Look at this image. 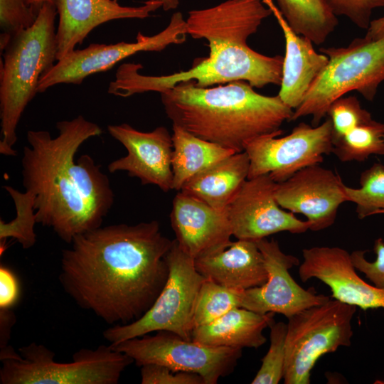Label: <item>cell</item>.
Instances as JSON below:
<instances>
[{
  "label": "cell",
  "mask_w": 384,
  "mask_h": 384,
  "mask_svg": "<svg viewBox=\"0 0 384 384\" xmlns=\"http://www.w3.org/2000/svg\"><path fill=\"white\" fill-rule=\"evenodd\" d=\"M172 243L157 220L100 226L75 236L63 250L60 284L77 305L107 324L130 323L163 289Z\"/></svg>",
  "instance_id": "cell-1"
},
{
  "label": "cell",
  "mask_w": 384,
  "mask_h": 384,
  "mask_svg": "<svg viewBox=\"0 0 384 384\" xmlns=\"http://www.w3.org/2000/svg\"><path fill=\"white\" fill-rule=\"evenodd\" d=\"M55 138L29 130L21 159L23 185L35 196L36 223L50 228L64 242L97 228L114 203L108 177L88 154H75L88 139L100 136L97 124L79 115L57 122Z\"/></svg>",
  "instance_id": "cell-2"
},
{
  "label": "cell",
  "mask_w": 384,
  "mask_h": 384,
  "mask_svg": "<svg viewBox=\"0 0 384 384\" xmlns=\"http://www.w3.org/2000/svg\"><path fill=\"white\" fill-rule=\"evenodd\" d=\"M273 14L262 0H227L212 7L188 11L187 33L208 43L207 58H197L191 68L170 75H145L141 64H122L108 86L111 95L128 97L146 92L159 93L181 82L200 87L245 81L252 87L280 85L284 57L267 56L247 44L262 21Z\"/></svg>",
  "instance_id": "cell-3"
},
{
  "label": "cell",
  "mask_w": 384,
  "mask_h": 384,
  "mask_svg": "<svg viewBox=\"0 0 384 384\" xmlns=\"http://www.w3.org/2000/svg\"><path fill=\"white\" fill-rule=\"evenodd\" d=\"M160 94L173 124L236 152L257 137L282 132L294 113L278 95H261L245 81L212 87L181 82Z\"/></svg>",
  "instance_id": "cell-4"
},
{
  "label": "cell",
  "mask_w": 384,
  "mask_h": 384,
  "mask_svg": "<svg viewBox=\"0 0 384 384\" xmlns=\"http://www.w3.org/2000/svg\"><path fill=\"white\" fill-rule=\"evenodd\" d=\"M56 6L46 3L32 26L13 36L1 50L0 153L15 156L16 128L28 103L38 93L43 74L57 61Z\"/></svg>",
  "instance_id": "cell-5"
},
{
  "label": "cell",
  "mask_w": 384,
  "mask_h": 384,
  "mask_svg": "<svg viewBox=\"0 0 384 384\" xmlns=\"http://www.w3.org/2000/svg\"><path fill=\"white\" fill-rule=\"evenodd\" d=\"M1 384H117L133 359L100 345L81 348L69 363L55 360V353L32 342L18 351L7 345L0 348Z\"/></svg>",
  "instance_id": "cell-6"
},
{
  "label": "cell",
  "mask_w": 384,
  "mask_h": 384,
  "mask_svg": "<svg viewBox=\"0 0 384 384\" xmlns=\"http://www.w3.org/2000/svg\"><path fill=\"white\" fill-rule=\"evenodd\" d=\"M329 62L313 82L291 121L311 116V125L320 124L328 109L351 91L373 100L384 81V38H356L346 47L321 48Z\"/></svg>",
  "instance_id": "cell-7"
},
{
  "label": "cell",
  "mask_w": 384,
  "mask_h": 384,
  "mask_svg": "<svg viewBox=\"0 0 384 384\" xmlns=\"http://www.w3.org/2000/svg\"><path fill=\"white\" fill-rule=\"evenodd\" d=\"M356 306L337 299L306 308L288 318L285 341V384H309L324 355L349 346Z\"/></svg>",
  "instance_id": "cell-8"
},
{
  "label": "cell",
  "mask_w": 384,
  "mask_h": 384,
  "mask_svg": "<svg viewBox=\"0 0 384 384\" xmlns=\"http://www.w3.org/2000/svg\"><path fill=\"white\" fill-rule=\"evenodd\" d=\"M166 260L169 277L157 299L138 319L105 330L103 337L110 344L159 331H171L185 340H191L195 302L206 278L196 270L194 260L180 247L176 239Z\"/></svg>",
  "instance_id": "cell-9"
},
{
  "label": "cell",
  "mask_w": 384,
  "mask_h": 384,
  "mask_svg": "<svg viewBox=\"0 0 384 384\" xmlns=\"http://www.w3.org/2000/svg\"><path fill=\"white\" fill-rule=\"evenodd\" d=\"M110 346L131 357L139 366L156 363L175 372L196 373L205 384H216L220 378L230 375L242 355V348L206 345L167 331Z\"/></svg>",
  "instance_id": "cell-10"
},
{
  "label": "cell",
  "mask_w": 384,
  "mask_h": 384,
  "mask_svg": "<svg viewBox=\"0 0 384 384\" xmlns=\"http://www.w3.org/2000/svg\"><path fill=\"white\" fill-rule=\"evenodd\" d=\"M282 133L263 135L245 145L250 161L247 179L268 175L274 182L282 183L304 168L319 165L324 155L333 152L329 119L316 127L300 122L289 134L277 138Z\"/></svg>",
  "instance_id": "cell-11"
},
{
  "label": "cell",
  "mask_w": 384,
  "mask_h": 384,
  "mask_svg": "<svg viewBox=\"0 0 384 384\" xmlns=\"http://www.w3.org/2000/svg\"><path fill=\"white\" fill-rule=\"evenodd\" d=\"M187 35L186 21L181 12H176L167 26L154 36L138 32L135 42L92 43L83 49L75 48L43 73L38 82V93L58 84L79 85L87 77L107 71L139 52L161 51L170 45L183 43Z\"/></svg>",
  "instance_id": "cell-12"
},
{
  "label": "cell",
  "mask_w": 384,
  "mask_h": 384,
  "mask_svg": "<svg viewBox=\"0 0 384 384\" xmlns=\"http://www.w3.org/2000/svg\"><path fill=\"white\" fill-rule=\"evenodd\" d=\"M255 242L264 257L267 279L262 286L242 291V308L261 314H280L288 319L330 299L317 294L314 288L304 289L293 279L289 270L298 265L299 260L283 252L277 240L265 238Z\"/></svg>",
  "instance_id": "cell-13"
},
{
  "label": "cell",
  "mask_w": 384,
  "mask_h": 384,
  "mask_svg": "<svg viewBox=\"0 0 384 384\" xmlns=\"http://www.w3.org/2000/svg\"><path fill=\"white\" fill-rule=\"evenodd\" d=\"M277 184L268 175L245 181L226 209L238 240L257 241L280 232L301 234L309 230L308 220L297 218L277 203Z\"/></svg>",
  "instance_id": "cell-14"
},
{
  "label": "cell",
  "mask_w": 384,
  "mask_h": 384,
  "mask_svg": "<svg viewBox=\"0 0 384 384\" xmlns=\"http://www.w3.org/2000/svg\"><path fill=\"white\" fill-rule=\"evenodd\" d=\"M344 186L334 171L314 165L277 183L275 198L283 209L304 215L309 230L319 231L334 223L339 206L348 201Z\"/></svg>",
  "instance_id": "cell-15"
},
{
  "label": "cell",
  "mask_w": 384,
  "mask_h": 384,
  "mask_svg": "<svg viewBox=\"0 0 384 384\" xmlns=\"http://www.w3.org/2000/svg\"><path fill=\"white\" fill-rule=\"evenodd\" d=\"M107 130L127 151L108 165L110 173L124 171L143 185L157 186L164 192L173 189L172 134L165 127L144 132L122 123L108 125Z\"/></svg>",
  "instance_id": "cell-16"
},
{
  "label": "cell",
  "mask_w": 384,
  "mask_h": 384,
  "mask_svg": "<svg viewBox=\"0 0 384 384\" xmlns=\"http://www.w3.org/2000/svg\"><path fill=\"white\" fill-rule=\"evenodd\" d=\"M299 267L302 282L317 279L331 289V297L343 303L368 309H384V288L370 284L359 277L351 254L338 247H312L302 250Z\"/></svg>",
  "instance_id": "cell-17"
},
{
  "label": "cell",
  "mask_w": 384,
  "mask_h": 384,
  "mask_svg": "<svg viewBox=\"0 0 384 384\" xmlns=\"http://www.w3.org/2000/svg\"><path fill=\"white\" fill-rule=\"evenodd\" d=\"M162 7L160 0H149L139 6H125L117 0H58L57 60L80 45L98 26L117 19H144Z\"/></svg>",
  "instance_id": "cell-18"
},
{
  "label": "cell",
  "mask_w": 384,
  "mask_h": 384,
  "mask_svg": "<svg viewBox=\"0 0 384 384\" xmlns=\"http://www.w3.org/2000/svg\"><path fill=\"white\" fill-rule=\"evenodd\" d=\"M176 240L193 260L227 245L233 235L226 210H218L181 191L170 215Z\"/></svg>",
  "instance_id": "cell-19"
},
{
  "label": "cell",
  "mask_w": 384,
  "mask_h": 384,
  "mask_svg": "<svg viewBox=\"0 0 384 384\" xmlns=\"http://www.w3.org/2000/svg\"><path fill=\"white\" fill-rule=\"evenodd\" d=\"M196 270L225 287L245 290L263 285L267 272L255 241L238 240L194 260Z\"/></svg>",
  "instance_id": "cell-20"
},
{
  "label": "cell",
  "mask_w": 384,
  "mask_h": 384,
  "mask_svg": "<svg viewBox=\"0 0 384 384\" xmlns=\"http://www.w3.org/2000/svg\"><path fill=\"white\" fill-rule=\"evenodd\" d=\"M285 39V55L278 96L292 110L302 102L313 82L329 62L328 57L317 53L311 41L295 33L279 9L273 11Z\"/></svg>",
  "instance_id": "cell-21"
},
{
  "label": "cell",
  "mask_w": 384,
  "mask_h": 384,
  "mask_svg": "<svg viewBox=\"0 0 384 384\" xmlns=\"http://www.w3.org/2000/svg\"><path fill=\"white\" fill-rule=\"evenodd\" d=\"M274 313L261 314L236 307L216 320L194 328L191 340L213 346L257 348L266 342L265 329L274 322Z\"/></svg>",
  "instance_id": "cell-22"
},
{
  "label": "cell",
  "mask_w": 384,
  "mask_h": 384,
  "mask_svg": "<svg viewBox=\"0 0 384 384\" xmlns=\"http://www.w3.org/2000/svg\"><path fill=\"white\" fill-rule=\"evenodd\" d=\"M247 153L236 152L189 179L179 191L214 209L226 210L247 179Z\"/></svg>",
  "instance_id": "cell-23"
},
{
  "label": "cell",
  "mask_w": 384,
  "mask_h": 384,
  "mask_svg": "<svg viewBox=\"0 0 384 384\" xmlns=\"http://www.w3.org/2000/svg\"><path fill=\"white\" fill-rule=\"evenodd\" d=\"M171 166L173 189L182 186L196 174L236 153L233 149L197 137L180 127H172Z\"/></svg>",
  "instance_id": "cell-24"
},
{
  "label": "cell",
  "mask_w": 384,
  "mask_h": 384,
  "mask_svg": "<svg viewBox=\"0 0 384 384\" xmlns=\"http://www.w3.org/2000/svg\"><path fill=\"white\" fill-rule=\"evenodd\" d=\"M276 1L289 28L316 45L324 43L338 26L337 16L326 0Z\"/></svg>",
  "instance_id": "cell-25"
},
{
  "label": "cell",
  "mask_w": 384,
  "mask_h": 384,
  "mask_svg": "<svg viewBox=\"0 0 384 384\" xmlns=\"http://www.w3.org/2000/svg\"><path fill=\"white\" fill-rule=\"evenodd\" d=\"M384 123L374 119L358 125L333 142V152L343 161H363L370 155H384Z\"/></svg>",
  "instance_id": "cell-26"
},
{
  "label": "cell",
  "mask_w": 384,
  "mask_h": 384,
  "mask_svg": "<svg viewBox=\"0 0 384 384\" xmlns=\"http://www.w3.org/2000/svg\"><path fill=\"white\" fill-rule=\"evenodd\" d=\"M242 291L225 287L206 279L196 299L193 329L216 320L234 308L241 307Z\"/></svg>",
  "instance_id": "cell-27"
},
{
  "label": "cell",
  "mask_w": 384,
  "mask_h": 384,
  "mask_svg": "<svg viewBox=\"0 0 384 384\" xmlns=\"http://www.w3.org/2000/svg\"><path fill=\"white\" fill-rule=\"evenodd\" d=\"M358 188L344 186L348 201L356 204L358 218L384 213V165L374 163L361 173Z\"/></svg>",
  "instance_id": "cell-28"
},
{
  "label": "cell",
  "mask_w": 384,
  "mask_h": 384,
  "mask_svg": "<svg viewBox=\"0 0 384 384\" xmlns=\"http://www.w3.org/2000/svg\"><path fill=\"white\" fill-rule=\"evenodd\" d=\"M4 188L14 201L16 216L9 223L1 220L0 239L5 240L7 238H13L23 249H28L36 241L34 232V225L36 223L35 196L31 192L25 191L22 193L9 186H4Z\"/></svg>",
  "instance_id": "cell-29"
},
{
  "label": "cell",
  "mask_w": 384,
  "mask_h": 384,
  "mask_svg": "<svg viewBox=\"0 0 384 384\" xmlns=\"http://www.w3.org/2000/svg\"><path fill=\"white\" fill-rule=\"evenodd\" d=\"M270 328V345L252 384H277L284 376L287 324L274 322Z\"/></svg>",
  "instance_id": "cell-30"
},
{
  "label": "cell",
  "mask_w": 384,
  "mask_h": 384,
  "mask_svg": "<svg viewBox=\"0 0 384 384\" xmlns=\"http://www.w3.org/2000/svg\"><path fill=\"white\" fill-rule=\"evenodd\" d=\"M38 14L30 0H0V50L13 36L32 26Z\"/></svg>",
  "instance_id": "cell-31"
},
{
  "label": "cell",
  "mask_w": 384,
  "mask_h": 384,
  "mask_svg": "<svg viewBox=\"0 0 384 384\" xmlns=\"http://www.w3.org/2000/svg\"><path fill=\"white\" fill-rule=\"evenodd\" d=\"M326 115L331 123L333 142L354 127L373 119L371 114L361 107L355 96L337 99L328 109Z\"/></svg>",
  "instance_id": "cell-32"
},
{
  "label": "cell",
  "mask_w": 384,
  "mask_h": 384,
  "mask_svg": "<svg viewBox=\"0 0 384 384\" xmlns=\"http://www.w3.org/2000/svg\"><path fill=\"white\" fill-rule=\"evenodd\" d=\"M334 14L348 18L357 27L368 29L375 9L384 6V0H326Z\"/></svg>",
  "instance_id": "cell-33"
},
{
  "label": "cell",
  "mask_w": 384,
  "mask_h": 384,
  "mask_svg": "<svg viewBox=\"0 0 384 384\" xmlns=\"http://www.w3.org/2000/svg\"><path fill=\"white\" fill-rule=\"evenodd\" d=\"M142 384H205L198 374L189 372H175L169 368L156 363L141 366Z\"/></svg>",
  "instance_id": "cell-34"
},
{
  "label": "cell",
  "mask_w": 384,
  "mask_h": 384,
  "mask_svg": "<svg viewBox=\"0 0 384 384\" xmlns=\"http://www.w3.org/2000/svg\"><path fill=\"white\" fill-rule=\"evenodd\" d=\"M376 259L368 261L365 257L366 250H355L351 253V258L356 270L363 273L376 287L384 288V242L378 238L374 243Z\"/></svg>",
  "instance_id": "cell-35"
},
{
  "label": "cell",
  "mask_w": 384,
  "mask_h": 384,
  "mask_svg": "<svg viewBox=\"0 0 384 384\" xmlns=\"http://www.w3.org/2000/svg\"><path fill=\"white\" fill-rule=\"evenodd\" d=\"M19 287L14 274L5 266L0 267V309H10L17 301Z\"/></svg>",
  "instance_id": "cell-36"
},
{
  "label": "cell",
  "mask_w": 384,
  "mask_h": 384,
  "mask_svg": "<svg viewBox=\"0 0 384 384\" xmlns=\"http://www.w3.org/2000/svg\"><path fill=\"white\" fill-rule=\"evenodd\" d=\"M15 320V314L9 309H0V348L9 345L10 332Z\"/></svg>",
  "instance_id": "cell-37"
},
{
  "label": "cell",
  "mask_w": 384,
  "mask_h": 384,
  "mask_svg": "<svg viewBox=\"0 0 384 384\" xmlns=\"http://www.w3.org/2000/svg\"><path fill=\"white\" fill-rule=\"evenodd\" d=\"M365 37L372 40L384 38V15L371 21Z\"/></svg>",
  "instance_id": "cell-38"
},
{
  "label": "cell",
  "mask_w": 384,
  "mask_h": 384,
  "mask_svg": "<svg viewBox=\"0 0 384 384\" xmlns=\"http://www.w3.org/2000/svg\"><path fill=\"white\" fill-rule=\"evenodd\" d=\"M162 3V9L167 11L177 9L180 0H160Z\"/></svg>",
  "instance_id": "cell-39"
},
{
  "label": "cell",
  "mask_w": 384,
  "mask_h": 384,
  "mask_svg": "<svg viewBox=\"0 0 384 384\" xmlns=\"http://www.w3.org/2000/svg\"><path fill=\"white\" fill-rule=\"evenodd\" d=\"M30 2L36 11L38 12L44 4L48 3L56 6L58 0H30Z\"/></svg>",
  "instance_id": "cell-40"
},
{
  "label": "cell",
  "mask_w": 384,
  "mask_h": 384,
  "mask_svg": "<svg viewBox=\"0 0 384 384\" xmlns=\"http://www.w3.org/2000/svg\"><path fill=\"white\" fill-rule=\"evenodd\" d=\"M265 4L272 10V12L277 9L274 4L273 0H262Z\"/></svg>",
  "instance_id": "cell-41"
}]
</instances>
